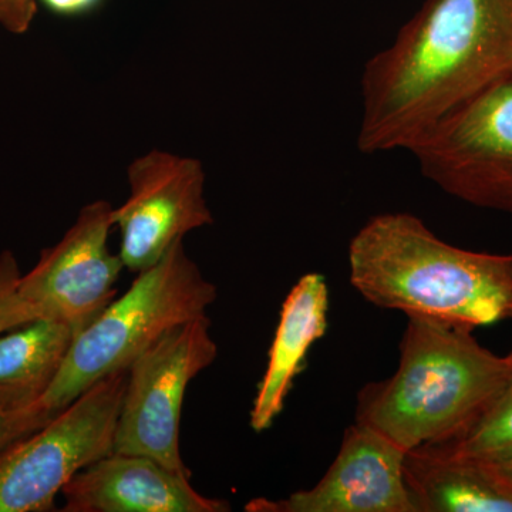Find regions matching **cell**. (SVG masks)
Listing matches in <instances>:
<instances>
[{"label":"cell","instance_id":"12","mask_svg":"<svg viewBox=\"0 0 512 512\" xmlns=\"http://www.w3.org/2000/svg\"><path fill=\"white\" fill-rule=\"evenodd\" d=\"M404 480L416 512H512V491L491 464L451 441L407 451Z\"/></svg>","mask_w":512,"mask_h":512},{"label":"cell","instance_id":"7","mask_svg":"<svg viewBox=\"0 0 512 512\" xmlns=\"http://www.w3.org/2000/svg\"><path fill=\"white\" fill-rule=\"evenodd\" d=\"M217 356L207 315L171 329L138 356L128 367L114 453L150 457L168 470L191 476L180 448L185 392Z\"/></svg>","mask_w":512,"mask_h":512},{"label":"cell","instance_id":"4","mask_svg":"<svg viewBox=\"0 0 512 512\" xmlns=\"http://www.w3.org/2000/svg\"><path fill=\"white\" fill-rule=\"evenodd\" d=\"M217 286L188 256L184 239L74 336L62 370L37 407L57 414L111 373L127 370L171 329L207 315Z\"/></svg>","mask_w":512,"mask_h":512},{"label":"cell","instance_id":"10","mask_svg":"<svg viewBox=\"0 0 512 512\" xmlns=\"http://www.w3.org/2000/svg\"><path fill=\"white\" fill-rule=\"evenodd\" d=\"M406 451L355 421L325 476L284 500L255 498L248 512H416L404 480Z\"/></svg>","mask_w":512,"mask_h":512},{"label":"cell","instance_id":"15","mask_svg":"<svg viewBox=\"0 0 512 512\" xmlns=\"http://www.w3.org/2000/svg\"><path fill=\"white\" fill-rule=\"evenodd\" d=\"M505 357L507 376L500 392L461 439L451 440L458 450L481 460H491L512 450V350Z\"/></svg>","mask_w":512,"mask_h":512},{"label":"cell","instance_id":"17","mask_svg":"<svg viewBox=\"0 0 512 512\" xmlns=\"http://www.w3.org/2000/svg\"><path fill=\"white\" fill-rule=\"evenodd\" d=\"M56 414L47 413L45 410H30L23 413H8L0 410V448L6 444L28 436L40 427L45 426Z\"/></svg>","mask_w":512,"mask_h":512},{"label":"cell","instance_id":"11","mask_svg":"<svg viewBox=\"0 0 512 512\" xmlns=\"http://www.w3.org/2000/svg\"><path fill=\"white\" fill-rule=\"evenodd\" d=\"M191 476L153 458L110 453L66 485L64 512H227L229 503L198 493Z\"/></svg>","mask_w":512,"mask_h":512},{"label":"cell","instance_id":"20","mask_svg":"<svg viewBox=\"0 0 512 512\" xmlns=\"http://www.w3.org/2000/svg\"><path fill=\"white\" fill-rule=\"evenodd\" d=\"M485 461L491 464L497 476L500 477L503 483L512 491V450L508 451V453L501 454V456Z\"/></svg>","mask_w":512,"mask_h":512},{"label":"cell","instance_id":"5","mask_svg":"<svg viewBox=\"0 0 512 512\" xmlns=\"http://www.w3.org/2000/svg\"><path fill=\"white\" fill-rule=\"evenodd\" d=\"M128 369L111 373L45 426L0 448V512L55 510L79 471L113 453Z\"/></svg>","mask_w":512,"mask_h":512},{"label":"cell","instance_id":"1","mask_svg":"<svg viewBox=\"0 0 512 512\" xmlns=\"http://www.w3.org/2000/svg\"><path fill=\"white\" fill-rule=\"evenodd\" d=\"M508 72L512 0H427L393 45L366 63L359 150H412Z\"/></svg>","mask_w":512,"mask_h":512},{"label":"cell","instance_id":"3","mask_svg":"<svg viewBox=\"0 0 512 512\" xmlns=\"http://www.w3.org/2000/svg\"><path fill=\"white\" fill-rule=\"evenodd\" d=\"M507 376L474 330L407 316L396 372L357 394L356 421L404 451L461 439L480 420Z\"/></svg>","mask_w":512,"mask_h":512},{"label":"cell","instance_id":"13","mask_svg":"<svg viewBox=\"0 0 512 512\" xmlns=\"http://www.w3.org/2000/svg\"><path fill=\"white\" fill-rule=\"evenodd\" d=\"M328 312L325 276L312 272L299 278L282 303L268 365L252 404L249 423L256 433L268 430L284 410L309 350L328 329Z\"/></svg>","mask_w":512,"mask_h":512},{"label":"cell","instance_id":"8","mask_svg":"<svg viewBox=\"0 0 512 512\" xmlns=\"http://www.w3.org/2000/svg\"><path fill=\"white\" fill-rule=\"evenodd\" d=\"M127 178L130 194L113 215L128 271H146L185 235L214 224L197 158L151 150L131 161Z\"/></svg>","mask_w":512,"mask_h":512},{"label":"cell","instance_id":"19","mask_svg":"<svg viewBox=\"0 0 512 512\" xmlns=\"http://www.w3.org/2000/svg\"><path fill=\"white\" fill-rule=\"evenodd\" d=\"M42 2L57 15L77 16L90 12L99 5L101 0H42Z\"/></svg>","mask_w":512,"mask_h":512},{"label":"cell","instance_id":"16","mask_svg":"<svg viewBox=\"0 0 512 512\" xmlns=\"http://www.w3.org/2000/svg\"><path fill=\"white\" fill-rule=\"evenodd\" d=\"M20 269L15 255L10 251L0 254V333L18 328L30 320L37 319V313L20 296Z\"/></svg>","mask_w":512,"mask_h":512},{"label":"cell","instance_id":"18","mask_svg":"<svg viewBox=\"0 0 512 512\" xmlns=\"http://www.w3.org/2000/svg\"><path fill=\"white\" fill-rule=\"evenodd\" d=\"M37 0H0V26L13 35H25L32 28Z\"/></svg>","mask_w":512,"mask_h":512},{"label":"cell","instance_id":"9","mask_svg":"<svg viewBox=\"0 0 512 512\" xmlns=\"http://www.w3.org/2000/svg\"><path fill=\"white\" fill-rule=\"evenodd\" d=\"M113 214L107 201L84 205L63 238L20 276V296L39 318L66 323L77 335L116 299L124 264L109 248Z\"/></svg>","mask_w":512,"mask_h":512},{"label":"cell","instance_id":"14","mask_svg":"<svg viewBox=\"0 0 512 512\" xmlns=\"http://www.w3.org/2000/svg\"><path fill=\"white\" fill-rule=\"evenodd\" d=\"M74 336L66 323L47 318L0 333V410L39 409L37 404L62 370Z\"/></svg>","mask_w":512,"mask_h":512},{"label":"cell","instance_id":"2","mask_svg":"<svg viewBox=\"0 0 512 512\" xmlns=\"http://www.w3.org/2000/svg\"><path fill=\"white\" fill-rule=\"evenodd\" d=\"M348 262L350 284L379 308L473 330L512 320V255L448 244L409 212L370 218Z\"/></svg>","mask_w":512,"mask_h":512},{"label":"cell","instance_id":"6","mask_svg":"<svg viewBox=\"0 0 512 512\" xmlns=\"http://www.w3.org/2000/svg\"><path fill=\"white\" fill-rule=\"evenodd\" d=\"M410 153L451 197L512 214V72L448 114Z\"/></svg>","mask_w":512,"mask_h":512}]
</instances>
